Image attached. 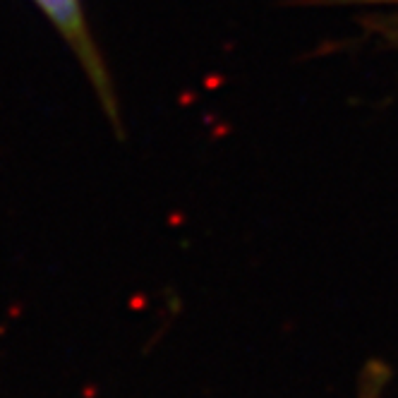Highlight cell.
I'll return each mask as SVG.
<instances>
[{
  "label": "cell",
  "instance_id": "2",
  "mask_svg": "<svg viewBox=\"0 0 398 398\" xmlns=\"http://www.w3.org/2000/svg\"><path fill=\"white\" fill-rule=\"evenodd\" d=\"M362 398H375V396H362Z\"/></svg>",
  "mask_w": 398,
  "mask_h": 398
},
{
  "label": "cell",
  "instance_id": "1",
  "mask_svg": "<svg viewBox=\"0 0 398 398\" xmlns=\"http://www.w3.org/2000/svg\"><path fill=\"white\" fill-rule=\"evenodd\" d=\"M32 3L46 14L48 22L55 27V32L63 37V41L72 50L79 68H82V72L87 74L89 84H92L94 94H97L103 115L115 130H120L123 128L120 103L118 97H115L113 79L108 74V65H106L101 48L97 46L92 29H89L84 3L82 0H32Z\"/></svg>",
  "mask_w": 398,
  "mask_h": 398
}]
</instances>
